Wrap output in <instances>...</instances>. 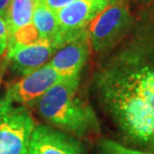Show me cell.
I'll return each instance as SVG.
<instances>
[{
    "label": "cell",
    "mask_w": 154,
    "mask_h": 154,
    "mask_svg": "<svg viewBox=\"0 0 154 154\" xmlns=\"http://www.w3.org/2000/svg\"><path fill=\"white\" fill-rule=\"evenodd\" d=\"M94 89L101 107L120 133L154 147V67L121 56L96 73Z\"/></svg>",
    "instance_id": "obj_1"
},
{
    "label": "cell",
    "mask_w": 154,
    "mask_h": 154,
    "mask_svg": "<svg viewBox=\"0 0 154 154\" xmlns=\"http://www.w3.org/2000/svg\"><path fill=\"white\" fill-rule=\"evenodd\" d=\"M33 107L49 126L73 137L84 138L100 131L96 113L79 95V77L61 80Z\"/></svg>",
    "instance_id": "obj_2"
},
{
    "label": "cell",
    "mask_w": 154,
    "mask_h": 154,
    "mask_svg": "<svg viewBox=\"0 0 154 154\" xmlns=\"http://www.w3.org/2000/svg\"><path fill=\"white\" fill-rule=\"evenodd\" d=\"M132 23L126 0H110L109 4L88 24L89 42L95 53H108L118 44Z\"/></svg>",
    "instance_id": "obj_3"
},
{
    "label": "cell",
    "mask_w": 154,
    "mask_h": 154,
    "mask_svg": "<svg viewBox=\"0 0 154 154\" xmlns=\"http://www.w3.org/2000/svg\"><path fill=\"white\" fill-rule=\"evenodd\" d=\"M35 126L28 107L0 98V154H28Z\"/></svg>",
    "instance_id": "obj_4"
},
{
    "label": "cell",
    "mask_w": 154,
    "mask_h": 154,
    "mask_svg": "<svg viewBox=\"0 0 154 154\" xmlns=\"http://www.w3.org/2000/svg\"><path fill=\"white\" fill-rule=\"evenodd\" d=\"M61 80L63 78L59 73L47 63L9 86L4 96L13 103L31 107Z\"/></svg>",
    "instance_id": "obj_5"
},
{
    "label": "cell",
    "mask_w": 154,
    "mask_h": 154,
    "mask_svg": "<svg viewBox=\"0 0 154 154\" xmlns=\"http://www.w3.org/2000/svg\"><path fill=\"white\" fill-rule=\"evenodd\" d=\"M87 29H80L55 51L49 64L63 79L79 77L89 54Z\"/></svg>",
    "instance_id": "obj_6"
},
{
    "label": "cell",
    "mask_w": 154,
    "mask_h": 154,
    "mask_svg": "<svg viewBox=\"0 0 154 154\" xmlns=\"http://www.w3.org/2000/svg\"><path fill=\"white\" fill-rule=\"evenodd\" d=\"M28 154H83L81 144L69 134L49 125H36Z\"/></svg>",
    "instance_id": "obj_7"
},
{
    "label": "cell",
    "mask_w": 154,
    "mask_h": 154,
    "mask_svg": "<svg viewBox=\"0 0 154 154\" xmlns=\"http://www.w3.org/2000/svg\"><path fill=\"white\" fill-rule=\"evenodd\" d=\"M56 51L51 42L44 40L37 44L7 49V60L15 74L25 76L47 64Z\"/></svg>",
    "instance_id": "obj_8"
},
{
    "label": "cell",
    "mask_w": 154,
    "mask_h": 154,
    "mask_svg": "<svg viewBox=\"0 0 154 154\" xmlns=\"http://www.w3.org/2000/svg\"><path fill=\"white\" fill-rule=\"evenodd\" d=\"M109 2L110 0H74L55 13L61 30L76 31L86 28Z\"/></svg>",
    "instance_id": "obj_9"
},
{
    "label": "cell",
    "mask_w": 154,
    "mask_h": 154,
    "mask_svg": "<svg viewBox=\"0 0 154 154\" xmlns=\"http://www.w3.org/2000/svg\"><path fill=\"white\" fill-rule=\"evenodd\" d=\"M32 23L38 30L41 38L51 42L57 50L61 28L55 12L50 10L42 3H40L38 0H36Z\"/></svg>",
    "instance_id": "obj_10"
},
{
    "label": "cell",
    "mask_w": 154,
    "mask_h": 154,
    "mask_svg": "<svg viewBox=\"0 0 154 154\" xmlns=\"http://www.w3.org/2000/svg\"><path fill=\"white\" fill-rule=\"evenodd\" d=\"M35 4L36 0H11L5 18L9 35L20 27L31 23Z\"/></svg>",
    "instance_id": "obj_11"
},
{
    "label": "cell",
    "mask_w": 154,
    "mask_h": 154,
    "mask_svg": "<svg viewBox=\"0 0 154 154\" xmlns=\"http://www.w3.org/2000/svg\"><path fill=\"white\" fill-rule=\"evenodd\" d=\"M40 36V33L36 29L33 23H29L18 28L12 34L8 36L7 49L13 47H20V46H29L37 44L39 42L44 41Z\"/></svg>",
    "instance_id": "obj_12"
},
{
    "label": "cell",
    "mask_w": 154,
    "mask_h": 154,
    "mask_svg": "<svg viewBox=\"0 0 154 154\" xmlns=\"http://www.w3.org/2000/svg\"><path fill=\"white\" fill-rule=\"evenodd\" d=\"M96 154H151L126 147L121 143L108 138H101L97 143Z\"/></svg>",
    "instance_id": "obj_13"
},
{
    "label": "cell",
    "mask_w": 154,
    "mask_h": 154,
    "mask_svg": "<svg viewBox=\"0 0 154 154\" xmlns=\"http://www.w3.org/2000/svg\"><path fill=\"white\" fill-rule=\"evenodd\" d=\"M8 28L5 20L0 16V56L4 55L7 50V42H8Z\"/></svg>",
    "instance_id": "obj_14"
},
{
    "label": "cell",
    "mask_w": 154,
    "mask_h": 154,
    "mask_svg": "<svg viewBox=\"0 0 154 154\" xmlns=\"http://www.w3.org/2000/svg\"><path fill=\"white\" fill-rule=\"evenodd\" d=\"M38 1L56 13L57 11H59L60 9L70 4L74 0H38Z\"/></svg>",
    "instance_id": "obj_15"
},
{
    "label": "cell",
    "mask_w": 154,
    "mask_h": 154,
    "mask_svg": "<svg viewBox=\"0 0 154 154\" xmlns=\"http://www.w3.org/2000/svg\"><path fill=\"white\" fill-rule=\"evenodd\" d=\"M11 0H0V16L5 20L6 14H7L8 7L10 5Z\"/></svg>",
    "instance_id": "obj_16"
},
{
    "label": "cell",
    "mask_w": 154,
    "mask_h": 154,
    "mask_svg": "<svg viewBox=\"0 0 154 154\" xmlns=\"http://www.w3.org/2000/svg\"><path fill=\"white\" fill-rule=\"evenodd\" d=\"M135 1H137L138 3H140V4H142V5L154 4V0H135Z\"/></svg>",
    "instance_id": "obj_17"
}]
</instances>
